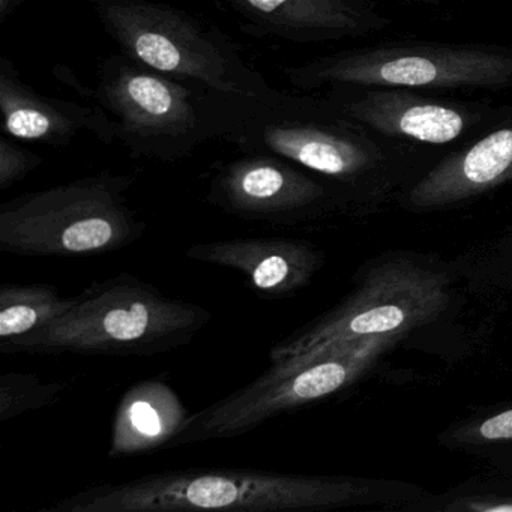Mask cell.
I'll return each mask as SVG.
<instances>
[{
	"mask_svg": "<svg viewBox=\"0 0 512 512\" xmlns=\"http://www.w3.org/2000/svg\"><path fill=\"white\" fill-rule=\"evenodd\" d=\"M194 262L233 269L247 277L251 289L265 299H283L304 289L323 263L310 242L278 236H248L203 242L185 250Z\"/></svg>",
	"mask_w": 512,
	"mask_h": 512,
	"instance_id": "cell-15",
	"label": "cell"
},
{
	"mask_svg": "<svg viewBox=\"0 0 512 512\" xmlns=\"http://www.w3.org/2000/svg\"><path fill=\"white\" fill-rule=\"evenodd\" d=\"M362 497L350 479L205 467L92 485L41 512L317 511Z\"/></svg>",
	"mask_w": 512,
	"mask_h": 512,
	"instance_id": "cell-2",
	"label": "cell"
},
{
	"mask_svg": "<svg viewBox=\"0 0 512 512\" xmlns=\"http://www.w3.org/2000/svg\"><path fill=\"white\" fill-rule=\"evenodd\" d=\"M202 305L164 295L134 275L95 281L49 325L0 343L4 355L149 358L190 344L211 322Z\"/></svg>",
	"mask_w": 512,
	"mask_h": 512,
	"instance_id": "cell-3",
	"label": "cell"
},
{
	"mask_svg": "<svg viewBox=\"0 0 512 512\" xmlns=\"http://www.w3.org/2000/svg\"><path fill=\"white\" fill-rule=\"evenodd\" d=\"M206 202L239 220L295 226L341 202L322 179L271 154H242L209 182Z\"/></svg>",
	"mask_w": 512,
	"mask_h": 512,
	"instance_id": "cell-11",
	"label": "cell"
},
{
	"mask_svg": "<svg viewBox=\"0 0 512 512\" xmlns=\"http://www.w3.org/2000/svg\"><path fill=\"white\" fill-rule=\"evenodd\" d=\"M0 115L5 136L17 142L64 148L80 133H91L107 146L116 140L115 124L100 106L40 94L23 82L7 56L0 58Z\"/></svg>",
	"mask_w": 512,
	"mask_h": 512,
	"instance_id": "cell-14",
	"label": "cell"
},
{
	"mask_svg": "<svg viewBox=\"0 0 512 512\" xmlns=\"http://www.w3.org/2000/svg\"><path fill=\"white\" fill-rule=\"evenodd\" d=\"M401 2H406V4H416V5H440L446 0H401Z\"/></svg>",
	"mask_w": 512,
	"mask_h": 512,
	"instance_id": "cell-22",
	"label": "cell"
},
{
	"mask_svg": "<svg viewBox=\"0 0 512 512\" xmlns=\"http://www.w3.org/2000/svg\"><path fill=\"white\" fill-rule=\"evenodd\" d=\"M479 433L487 440L512 439V410H506L487 419L479 427Z\"/></svg>",
	"mask_w": 512,
	"mask_h": 512,
	"instance_id": "cell-20",
	"label": "cell"
},
{
	"mask_svg": "<svg viewBox=\"0 0 512 512\" xmlns=\"http://www.w3.org/2000/svg\"><path fill=\"white\" fill-rule=\"evenodd\" d=\"M130 175L100 173L0 206V251L25 257L98 256L130 247L146 224L130 206Z\"/></svg>",
	"mask_w": 512,
	"mask_h": 512,
	"instance_id": "cell-5",
	"label": "cell"
},
{
	"mask_svg": "<svg viewBox=\"0 0 512 512\" xmlns=\"http://www.w3.org/2000/svg\"><path fill=\"white\" fill-rule=\"evenodd\" d=\"M61 73L62 80L112 118L116 140L134 157L178 163L208 142L199 103L202 86L169 79L122 53L101 62L94 89L62 68Z\"/></svg>",
	"mask_w": 512,
	"mask_h": 512,
	"instance_id": "cell-8",
	"label": "cell"
},
{
	"mask_svg": "<svg viewBox=\"0 0 512 512\" xmlns=\"http://www.w3.org/2000/svg\"><path fill=\"white\" fill-rule=\"evenodd\" d=\"M71 299L49 284H4L0 287V343L49 325L67 311Z\"/></svg>",
	"mask_w": 512,
	"mask_h": 512,
	"instance_id": "cell-17",
	"label": "cell"
},
{
	"mask_svg": "<svg viewBox=\"0 0 512 512\" xmlns=\"http://www.w3.org/2000/svg\"><path fill=\"white\" fill-rule=\"evenodd\" d=\"M323 94L370 130L421 148H457L512 110L508 104L406 88L332 86Z\"/></svg>",
	"mask_w": 512,
	"mask_h": 512,
	"instance_id": "cell-10",
	"label": "cell"
},
{
	"mask_svg": "<svg viewBox=\"0 0 512 512\" xmlns=\"http://www.w3.org/2000/svg\"><path fill=\"white\" fill-rule=\"evenodd\" d=\"M251 31L296 44L332 43L379 34L392 20L377 0H224Z\"/></svg>",
	"mask_w": 512,
	"mask_h": 512,
	"instance_id": "cell-13",
	"label": "cell"
},
{
	"mask_svg": "<svg viewBox=\"0 0 512 512\" xmlns=\"http://www.w3.org/2000/svg\"><path fill=\"white\" fill-rule=\"evenodd\" d=\"M25 0H0V25H4L20 7Z\"/></svg>",
	"mask_w": 512,
	"mask_h": 512,
	"instance_id": "cell-21",
	"label": "cell"
},
{
	"mask_svg": "<svg viewBox=\"0 0 512 512\" xmlns=\"http://www.w3.org/2000/svg\"><path fill=\"white\" fill-rule=\"evenodd\" d=\"M206 139L242 154H271L325 181L340 200H371L409 187L428 152L388 139L344 113L325 94H254L200 88Z\"/></svg>",
	"mask_w": 512,
	"mask_h": 512,
	"instance_id": "cell-1",
	"label": "cell"
},
{
	"mask_svg": "<svg viewBox=\"0 0 512 512\" xmlns=\"http://www.w3.org/2000/svg\"><path fill=\"white\" fill-rule=\"evenodd\" d=\"M448 301V280L439 272L403 260L383 263L371 269L335 310L275 343L268 373H287L335 347L358 341L398 340L442 313Z\"/></svg>",
	"mask_w": 512,
	"mask_h": 512,
	"instance_id": "cell-7",
	"label": "cell"
},
{
	"mask_svg": "<svg viewBox=\"0 0 512 512\" xmlns=\"http://www.w3.org/2000/svg\"><path fill=\"white\" fill-rule=\"evenodd\" d=\"M395 341V338H370L335 347L287 373L265 371L238 391L190 415L169 448L235 439L283 413L343 391Z\"/></svg>",
	"mask_w": 512,
	"mask_h": 512,
	"instance_id": "cell-9",
	"label": "cell"
},
{
	"mask_svg": "<svg viewBox=\"0 0 512 512\" xmlns=\"http://www.w3.org/2000/svg\"><path fill=\"white\" fill-rule=\"evenodd\" d=\"M305 92L332 86L406 88L439 94L512 91V44L397 40L340 50L283 68Z\"/></svg>",
	"mask_w": 512,
	"mask_h": 512,
	"instance_id": "cell-4",
	"label": "cell"
},
{
	"mask_svg": "<svg viewBox=\"0 0 512 512\" xmlns=\"http://www.w3.org/2000/svg\"><path fill=\"white\" fill-rule=\"evenodd\" d=\"M122 55L169 79L254 94L269 83L238 44L205 20L155 0H89Z\"/></svg>",
	"mask_w": 512,
	"mask_h": 512,
	"instance_id": "cell-6",
	"label": "cell"
},
{
	"mask_svg": "<svg viewBox=\"0 0 512 512\" xmlns=\"http://www.w3.org/2000/svg\"><path fill=\"white\" fill-rule=\"evenodd\" d=\"M68 392V383L46 382L31 373L0 376V422H8L34 410L58 403Z\"/></svg>",
	"mask_w": 512,
	"mask_h": 512,
	"instance_id": "cell-18",
	"label": "cell"
},
{
	"mask_svg": "<svg viewBox=\"0 0 512 512\" xmlns=\"http://www.w3.org/2000/svg\"><path fill=\"white\" fill-rule=\"evenodd\" d=\"M44 163L41 155L20 146L8 136L0 137V190L5 191L28 178Z\"/></svg>",
	"mask_w": 512,
	"mask_h": 512,
	"instance_id": "cell-19",
	"label": "cell"
},
{
	"mask_svg": "<svg viewBox=\"0 0 512 512\" xmlns=\"http://www.w3.org/2000/svg\"><path fill=\"white\" fill-rule=\"evenodd\" d=\"M190 418L175 389L160 379L127 389L113 418L109 457L125 458L169 448Z\"/></svg>",
	"mask_w": 512,
	"mask_h": 512,
	"instance_id": "cell-16",
	"label": "cell"
},
{
	"mask_svg": "<svg viewBox=\"0 0 512 512\" xmlns=\"http://www.w3.org/2000/svg\"><path fill=\"white\" fill-rule=\"evenodd\" d=\"M512 182V110L490 130L449 151L409 187L401 202L415 211L448 208Z\"/></svg>",
	"mask_w": 512,
	"mask_h": 512,
	"instance_id": "cell-12",
	"label": "cell"
}]
</instances>
